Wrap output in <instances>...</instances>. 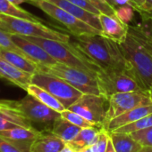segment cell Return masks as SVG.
Wrapping results in <instances>:
<instances>
[{
    "label": "cell",
    "instance_id": "obj_23",
    "mask_svg": "<svg viewBox=\"0 0 152 152\" xmlns=\"http://www.w3.org/2000/svg\"><path fill=\"white\" fill-rule=\"evenodd\" d=\"M26 92H27V94L35 97L37 100H39L43 104L47 105L50 109H52L59 113H61L65 110H66L65 108V106L56 98H55L50 93H48L45 89L38 86L34 84H30L28 86Z\"/></svg>",
    "mask_w": 152,
    "mask_h": 152
},
{
    "label": "cell",
    "instance_id": "obj_17",
    "mask_svg": "<svg viewBox=\"0 0 152 152\" xmlns=\"http://www.w3.org/2000/svg\"><path fill=\"white\" fill-rule=\"evenodd\" d=\"M151 113H152V104L141 106L115 118L114 119L107 123L103 128L107 130L108 133H111L122 126L132 124Z\"/></svg>",
    "mask_w": 152,
    "mask_h": 152
},
{
    "label": "cell",
    "instance_id": "obj_6",
    "mask_svg": "<svg viewBox=\"0 0 152 152\" xmlns=\"http://www.w3.org/2000/svg\"><path fill=\"white\" fill-rule=\"evenodd\" d=\"M39 71L62 78L83 94H101L97 76L60 62L50 66H39Z\"/></svg>",
    "mask_w": 152,
    "mask_h": 152
},
{
    "label": "cell",
    "instance_id": "obj_46",
    "mask_svg": "<svg viewBox=\"0 0 152 152\" xmlns=\"http://www.w3.org/2000/svg\"><path fill=\"white\" fill-rule=\"evenodd\" d=\"M1 49H2V47H1V46H0V50H1Z\"/></svg>",
    "mask_w": 152,
    "mask_h": 152
},
{
    "label": "cell",
    "instance_id": "obj_36",
    "mask_svg": "<svg viewBox=\"0 0 152 152\" xmlns=\"http://www.w3.org/2000/svg\"><path fill=\"white\" fill-rule=\"evenodd\" d=\"M132 2L133 3V4L136 7V11L142 10L144 4H145V0H132Z\"/></svg>",
    "mask_w": 152,
    "mask_h": 152
},
{
    "label": "cell",
    "instance_id": "obj_44",
    "mask_svg": "<svg viewBox=\"0 0 152 152\" xmlns=\"http://www.w3.org/2000/svg\"><path fill=\"white\" fill-rule=\"evenodd\" d=\"M148 93H149V95H150V97H151V99L152 101V86L148 90Z\"/></svg>",
    "mask_w": 152,
    "mask_h": 152
},
{
    "label": "cell",
    "instance_id": "obj_4",
    "mask_svg": "<svg viewBox=\"0 0 152 152\" xmlns=\"http://www.w3.org/2000/svg\"><path fill=\"white\" fill-rule=\"evenodd\" d=\"M96 76L100 94L107 99L119 93L146 91L129 65L125 69H100Z\"/></svg>",
    "mask_w": 152,
    "mask_h": 152
},
{
    "label": "cell",
    "instance_id": "obj_25",
    "mask_svg": "<svg viewBox=\"0 0 152 152\" xmlns=\"http://www.w3.org/2000/svg\"><path fill=\"white\" fill-rule=\"evenodd\" d=\"M0 13L12 16V17H16V18H22V19H26V20H30L33 21H39L41 22V20L28 11L19 7L18 5L13 4L8 0H0Z\"/></svg>",
    "mask_w": 152,
    "mask_h": 152
},
{
    "label": "cell",
    "instance_id": "obj_32",
    "mask_svg": "<svg viewBox=\"0 0 152 152\" xmlns=\"http://www.w3.org/2000/svg\"><path fill=\"white\" fill-rule=\"evenodd\" d=\"M86 1H88L95 7H97L102 13H106L108 15H116V10L102 0H86Z\"/></svg>",
    "mask_w": 152,
    "mask_h": 152
},
{
    "label": "cell",
    "instance_id": "obj_31",
    "mask_svg": "<svg viewBox=\"0 0 152 152\" xmlns=\"http://www.w3.org/2000/svg\"><path fill=\"white\" fill-rule=\"evenodd\" d=\"M0 46L4 49H8V50L23 54L22 52L13 42V40L11 38V34L7 33L6 31L3 30L2 28H0Z\"/></svg>",
    "mask_w": 152,
    "mask_h": 152
},
{
    "label": "cell",
    "instance_id": "obj_2",
    "mask_svg": "<svg viewBox=\"0 0 152 152\" xmlns=\"http://www.w3.org/2000/svg\"><path fill=\"white\" fill-rule=\"evenodd\" d=\"M119 45L129 67L148 91L152 86V51L148 39L130 26L126 38Z\"/></svg>",
    "mask_w": 152,
    "mask_h": 152
},
{
    "label": "cell",
    "instance_id": "obj_10",
    "mask_svg": "<svg viewBox=\"0 0 152 152\" xmlns=\"http://www.w3.org/2000/svg\"><path fill=\"white\" fill-rule=\"evenodd\" d=\"M108 99L101 94H82L68 110L80 114L96 127L103 128L107 110Z\"/></svg>",
    "mask_w": 152,
    "mask_h": 152
},
{
    "label": "cell",
    "instance_id": "obj_9",
    "mask_svg": "<svg viewBox=\"0 0 152 152\" xmlns=\"http://www.w3.org/2000/svg\"><path fill=\"white\" fill-rule=\"evenodd\" d=\"M151 104H152V101L148 91H134L113 94L108 99V110L104 126L129 110Z\"/></svg>",
    "mask_w": 152,
    "mask_h": 152
},
{
    "label": "cell",
    "instance_id": "obj_28",
    "mask_svg": "<svg viewBox=\"0 0 152 152\" xmlns=\"http://www.w3.org/2000/svg\"><path fill=\"white\" fill-rule=\"evenodd\" d=\"M61 117L65 118L66 120H68L69 122H71L72 124L75 125L76 126H78L82 129V128H89V127H96L92 123L88 121L86 118L82 117L80 114L73 112L68 109H66L63 112H61Z\"/></svg>",
    "mask_w": 152,
    "mask_h": 152
},
{
    "label": "cell",
    "instance_id": "obj_20",
    "mask_svg": "<svg viewBox=\"0 0 152 152\" xmlns=\"http://www.w3.org/2000/svg\"><path fill=\"white\" fill-rule=\"evenodd\" d=\"M65 146V142L53 133H41L33 142L31 152H60Z\"/></svg>",
    "mask_w": 152,
    "mask_h": 152
},
{
    "label": "cell",
    "instance_id": "obj_26",
    "mask_svg": "<svg viewBox=\"0 0 152 152\" xmlns=\"http://www.w3.org/2000/svg\"><path fill=\"white\" fill-rule=\"evenodd\" d=\"M152 126V113L142 118L141 119L132 123V124H129V125H126L125 126H122L113 132H117V133H125V134H132V133H134V132H137V131H140V130H143V129H146V128H149ZM111 132V133H113Z\"/></svg>",
    "mask_w": 152,
    "mask_h": 152
},
{
    "label": "cell",
    "instance_id": "obj_13",
    "mask_svg": "<svg viewBox=\"0 0 152 152\" xmlns=\"http://www.w3.org/2000/svg\"><path fill=\"white\" fill-rule=\"evenodd\" d=\"M19 126L34 128L32 122L16 108L15 101L7 100L6 103L0 107V132Z\"/></svg>",
    "mask_w": 152,
    "mask_h": 152
},
{
    "label": "cell",
    "instance_id": "obj_12",
    "mask_svg": "<svg viewBox=\"0 0 152 152\" xmlns=\"http://www.w3.org/2000/svg\"><path fill=\"white\" fill-rule=\"evenodd\" d=\"M11 38L14 45L22 52V53L37 65L50 66L57 62L42 47L33 42L29 41L24 37L11 34Z\"/></svg>",
    "mask_w": 152,
    "mask_h": 152
},
{
    "label": "cell",
    "instance_id": "obj_39",
    "mask_svg": "<svg viewBox=\"0 0 152 152\" xmlns=\"http://www.w3.org/2000/svg\"><path fill=\"white\" fill-rule=\"evenodd\" d=\"M60 152H77V151H75L73 148H71L70 146H68V145L65 143V146L63 148V150H62Z\"/></svg>",
    "mask_w": 152,
    "mask_h": 152
},
{
    "label": "cell",
    "instance_id": "obj_24",
    "mask_svg": "<svg viewBox=\"0 0 152 152\" xmlns=\"http://www.w3.org/2000/svg\"><path fill=\"white\" fill-rule=\"evenodd\" d=\"M100 129L101 128L99 127L82 128L78 134L66 144L73 148L75 151H80L85 148L90 147Z\"/></svg>",
    "mask_w": 152,
    "mask_h": 152
},
{
    "label": "cell",
    "instance_id": "obj_27",
    "mask_svg": "<svg viewBox=\"0 0 152 152\" xmlns=\"http://www.w3.org/2000/svg\"><path fill=\"white\" fill-rule=\"evenodd\" d=\"M142 16V21L139 25L134 27L146 38L152 41V11H138Z\"/></svg>",
    "mask_w": 152,
    "mask_h": 152
},
{
    "label": "cell",
    "instance_id": "obj_15",
    "mask_svg": "<svg viewBox=\"0 0 152 152\" xmlns=\"http://www.w3.org/2000/svg\"><path fill=\"white\" fill-rule=\"evenodd\" d=\"M102 35L108 38L121 44L125 41L129 32L130 26L124 22L117 15H108L100 13L99 15Z\"/></svg>",
    "mask_w": 152,
    "mask_h": 152
},
{
    "label": "cell",
    "instance_id": "obj_35",
    "mask_svg": "<svg viewBox=\"0 0 152 152\" xmlns=\"http://www.w3.org/2000/svg\"><path fill=\"white\" fill-rule=\"evenodd\" d=\"M0 152H22L13 144L0 137Z\"/></svg>",
    "mask_w": 152,
    "mask_h": 152
},
{
    "label": "cell",
    "instance_id": "obj_19",
    "mask_svg": "<svg viewBox=\"0 0 152 152\" xmlns=\"http://www.w3.org/2000/svg\"><path fill=\"white\" fill-rule=\"evenodd\" d=\"M0 58L9 62L15 68L29 74L33 75L39 71V65L22 53L2 48L0 50Z\"/></svg>",
    "mask_w": 152,
    "mask_h": 152
},
{
    "label": "cell",
    "instance_id": "obj_47",
    "mask_svg": "<svg viewBox=\"0 0 152 152\" xmlns=\"http://www.w3.org/2000/svg\"><path fill=\"white\" fill-rule=\"evenodd\" d=\"M0 24H1V20H0Z\"/></svg>",
    "mask_w": 152,
    "mask_h": 152
},
{
    "label": "cell",
    "instance_id": "obj_42",
    "mask_svg": "<svg viewBox=\"0 0 152 152\" xmlns=\"http://www.w3.org/2000/svg\"><path fill=\"white\" fill-rule=\"evenodd\" d=\"M77 152H92V151H91L90 147H88V148H85V149H83V150H82V151H77Z\"/></svg>",
    "mask_w": 152,
    "mask_h": 152
},
{
    "label": "cell",
    "instance_id": "obj_7",
    "mask_svg": "<svg viewBox=\"0 0 152 152\" xmlns=\"http://www.w3.org/2000/svg\"><path fill=\"white\" fill-rule=\"evenodd\" d=\"M28 3L39 8L48 16L64 25L71 34L73 35V37H81L83 35H102V33L97 28L90 26L47 0H28Z\"/></svg>",
    "mask_w": 152,
    "mask_h": 152
},
{
    "label": "cell",
    "instance_id": "obj_22",
    "mask_svg": "<svg viewBox=\"0 0 152 152\" xmlns=\"http://www.w3.org/2000/svg\"><path fill=\"white\" fill-rule=\"evenodd\" d=\"M81 129L82 128L76 126L65 118L60 117L52 124V128L50 132L59 137L65 143H67L78 134Z\"/></svg>",
    "mask_w": 152,
    "mask_h": 152
},
{
    "label": "cell",
    "instance_id": "obj_33",
    "mask_svg": "<svg viewBox=\"0 0 152 152\" xmlns=\"http://www.w3.org/2000/svg\"><path fill=\"white\" fill-rule=\"evenodd\" d=\"M133 10H135L131 5H125L116 10V15L125 23L130 21L133 16ZM128 24V23H127Z\"/></svg>",
    "mask_w": 152,
    "mask_h": 152
},
{
    "label": "cell",
    "instance_id": "obj_40",
    "mask_svg": "<svg viewBox=\"0 0 152 152\" xmlns=\"http://www.w3.org/2000/svg\"><path fill=\"white\" fill-rule=\"evenodd\" d=\"M106 152H116L114 147H113V144H112V142H111V140H109L108 146V149H107V151Z\"/></svg>",
    "mask_w": 152,
    "mask_h": 152
},
{
    "label": "cell",
    "instance_id": "obj_8",
    "mask_svg": "<svg viewBox=\"0 0 152 152\" xmlns=\"http://www.w3.org/2000/svg\"><path fill=\"white\" fill-rule=\"evenodd\" d=\"M31 84L50 93L65 109H68L83 94L62 78L39 71L32 75Z\"/></svg>",
    "mask_w": 152,
    "mask_h": 152
},
{
    "label": "cell",
    "instance_id": "obj_16",
    "mask_svg": "<svg viewBox=\"0 0 152 152\" xmlns=\"http://www.w3.org/2000/svg\"><path fill=\"white\" fill-rule=\"evenodd\" d=\"M0 77L26 91L31 84L32 75L15 68L0 58Z\"/></svg>",
    "mask_w": 152,
    "mask_h": 152
},
{
    "label": "cell",
    "instance_id": "obj_1",
    "mask_svg": "<svg viewBox=\"0 0 152 152\" xmlns=\"http://www.w3.org/2000/svg\"><path fill=\"white\" fill-rule=\"evenodd\" d=\"M100 69H125L128 63L120 45L103 35H83L71 41Z\"/></svg>",
    "mask_w": 152,
    "mask_h": 152
},
{
    "label": "cell",
    "instance_id": "obj_43",
    "mask_svg": "<svg viewBox=\"0 0 152 152\" xmlns=\"http://www.w3.org/2000/svg\"><path fill=\"white\" fill-rule=\"evenodd\" d=\"M6 101L7 100H0V107L3 106V105H4L6 103Z\"/></svg>",
    "mask_w": 152,
    "mask_h": 152
},
{
    "label": "cell",
    "instance_id": "obj_14",
    "mask_svg": "<svg viewBox=\"0 0 152 152\" xmlns=\"http://www.w3.org/2000/svg\"><path fill=\"white\" fill-rule=\"evenodd\" d=\"M41 133L42 132L35 128L19 126L0 132V137L13 144L22 152H31L33 142L41 134Z\"/></svg>",
    "mask_w": 152,
    "mask_h": 152
},
{
    "label": "cell",
    "instance_id": "obj_41",
    "mask_svg": "<svg viewBox=\"0 0 152 152\" xmlns=\"http://www.w3.org/2000/svg\"><path fill=\"white\" fill-rule=\"evenodd\" d=\"M137 152H152V147H142Z\"/></svg>",
    "mask_w": 152,
    "mask_h": 152
},
{
    "label": "cell",
    "instance_id": "obj_37",
    "mask_svg": "<svg viewBox=\"0 0 152 152\" xmlns=\"http://www.w3.org/2000/svg\"><path fill=\"white\" fill-rule=\"evenodd\" d=\"M139 11H147V12H151L152 0H145V4H144V6H143L142 10H139Z\"/></svg>",
    "mask_w": 152,
    "mask_h": 152
},
{
    "label": "cell",
    "instance_id": "obj_45",
    "mask_svg": "<svg viewBox=\"0 0 152 152\" xmlns=\"http://www.w3.org/2000/svg\"><path fill=\"white\" fill-rule=\"evenodd\" d=\"M148 39V38H147ZM148 41H149V44H150V46H151V51H152V41L151 40H149L148 39Z\"/></svg>",
    "mask_w": 152,
    "mask_h": 152
},
{
    "label": "cell",
    "instance_id": "obj_11",
    "mask_svg": "<svg viewBox=\"0 0 152 152\" xmlns=\"http://www.w3.org/2000/svg\"><path fill=\"white\" fill-rule=\"evenodd\" d=\"M16 108L31 122L53 124L61 113L50 109L32 95L27 94L22 99L15 101Z\"/></svg>",
    "mask_w": 152,
    "mask_h": 152
},
{
    "label": "cell",
    "instance_id": "obj_5",
    "mask_svg": "<svg viewBox=\"0 0 152 152\" xmlns=\"http://www.w3.org/2000/svg\"><path fill=\"white\" fill-rule=\"evenodd\" d=\"M0 20V28L12 35L41 37L66 43L71 42V37L68 34L50 28L39 21L12 17L1 13Z\"/></svg>",
    "mask_w": 152,
    "mask_h": 152
},
{
    "label": "cell",
    "instance_id": "obj_30",
    "mask_svg": "<svg viewBox=\"0 0 152 152\" xmlns=\"http://www.w3.org/2000/svg\"><path fill=\"white\" fill-rule=\"evenodd\" d=\"M142 146L152 147V126L130 134Z\"/></svg>",
    "mask_w": 152,
    "mask_h": 152
},
{
    "label": "cell",
    "instance_id": "obj_38",
    "mask_svg": "<svg viewBox=\"0 0 152 152\" xmlns=\"http://www.w3.org/2000/svg\"><path fill=\"white\" fill-rule=\"evenodd\" d=\"M8 1H10L11 3H13V4H15V5H20L21 4H22V3H28V0H8Z\"/></svg>",
    "mask_w": 152,
    "mask_h": 152
},
{
    "label": "cell",
    "instance_id": "obj_29",
    "mask_svg": "<svg viewBox=\"0 0 152 152\" xmlns=\"http://www.w3.org/2000/svg\"><path fill=\"white\" fill-rule=\"evenodd\" d=\"M110 140L109 133L105 130L104 128H101L97 134L93 143L90 146L91 151L92 152H106L108 142Z\"/></svg>",
    "mask_w": 152,
    "mask_h": 152
},
{
    "label": "cell",
    "instance_id": "obj_18",
    "mask_svg": "<svg viewBox=\"0 0 152 152\" xmlns=\"http://www.w3.org/2000/svg\"><path fill=\"white\" fill-rule=\"evenodd\" d=\"M47 1L51 2L52 4L57 5L58 7H60L62 9H64L67 12L73 14L76 18L82 20L85 23L89 24L90 26L97 28L98 30H99L101 32V25H100L99 18L98 15L87 11L82 7H79L78 5L71 3L68 0H47Z\"/></svg>",
    "mask_w": 152,
    "mask_h": 152
},
{
    "label": "cell",
    "instance_id": "obj_3",
    "mask_svg": "<svg viewBox=\"0 0 152 152\" xmlns=\"http://www.w3.org/2000/svg\"><path fill=\"white\" fill-rule=\"evenodd\" d=\"M42 47L57 62L83 69L94 75L100 69L85 53L78 49L72 42L66 43L53 39H47L34 37H24Z\"/></svg>",
    "mask_w": 152,
    "mask_h": 152
},
{
    "label": "cell",
    "instance_id": "obj_34",
    "mask_svg": "<svg viewBox=\"0 0 152 152\" xmlns=\"http://www.w3.org/2000/svg\"><path fill=\"white\" fill-rule=\"evenodd\" d=\"M102 1H104L105 3L108 4L110 6H112L116 10V12L118 8L125 6V5H131L136 10V7L132 2V0H102Z\"/></svg>",
    "mask_w": 152,
    "mask_h": 152
},
{
    "label": "cell",
    "instance_id": "obj_21",
    "mask_svg": "<svg viewBox=\"0 0 152 152\" xmlns=\"http://www.w3.org/2000/svg\"><path fill=\"white\" fill-rule=\"evenodd\" d=\"M109 136L116 152H137L143 147L130 134L113 132Z\"/></svg>",
    "mask_w": 152,
    "mask_h": 152
}]
</instances>
